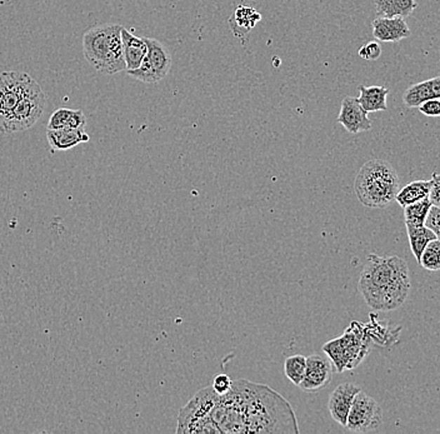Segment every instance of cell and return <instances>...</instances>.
Masks as SVG:
<instances>
[{
	"mask_svg": "<svg viewBox=\"0 0 440 434\" xmlns=\"http://www.w3.org/2000/svg\"><path fill=\"white\" fill-rule=\"evenodd\" d=\"M213 419L220 434H298L297 417L288 400L265 384L233 382L218 395Z\"/></svg>",
	"mask_w": 440,
	"mask_h": 434,
	"instance_id": "6da1fadb",
	"label": "cell"
},
{
	"mask_svg": "<svg viewBox=\"0 0 440 434\" xmlns=\"http://www.w3.org/2000/svg\"><path fill=\"white\" fill-rule=\"evenodd\" d=\"M411 275L406 262L399 257L369 254L359 280L360 294L377 312L401 307L411 293Z\"/></svg>",
	"mask_w": 440,
	"mask_h": 434,
	"instance_id": "7a4b0ae2",
	"label": "cell"
},
{
	"mask_svg": "<svg viewBox=\"0 0 440 434\" xmlns=\"http://www.w3.org/2000/svg\"><path fill=\"white\" fill-rule=\"evenodd\" d=\"M81 44L86 62L99 73L112 75L126 72L119 24H100L88 29Z\"/></svg>",
	"mask_w": 440,
	"mask_h": 434,
	"instance_id": "3957f363",
	"label": "cell"
},
{
	"mask_svg": "<svg viewBox=\"0 0 440 434\" xmlns=\"http://www.w3.org/2000/svg\"><path fill=\"white\" fill-rule=\"evenodd\" d=\"M354 189L363 206L387 208L394 202L399 192V177L394 166L387 160H369L356 174Z\"/></svg>",
	"mask_w": 440,
	"mask_h": 434,
	"instance_id": "277c9868",
	"label": "cell"
},
{
	"mask_svg": "<svg viewBox=\"0 0 440 434\" xmlns=\"http://www.w3.org/2000/svg\"><path fill=\"white\" fill-rule=\"evenodd\" d=\"M371 342L372 338L369 337L366 326L359 322H353L340 337L326 343L323 350L340 373L359 366L369 353Z\"/></svg>",
	"mask_w": 440,
	"mask_h": 434,
	"instance_id": "5b68a950",
	"label": "cell"
},
{
	"mask_svg": "<svg viewBox=\"0 0 440 434\" xmlns=\"http://www.w3.org/2000/svg\"><path fill=\"white\" fill-rule=\"evenodd\" d=\"M218 393L211 387L201 389L189 400L178 416V434L220 433L213 419V408L217 402Z\"/></svg>",
	"mask_w": 440,
	"mask_h": 434,
	"instance_id": "8992f818",
	"label": "cell"
},
{
	"mask_svg": "<svg viewBox=\"0 0 440 434\" xmlns=\"http://www.w3.org/2000/svg\"><path fill=\"white\" fill-rule=\"evenodd\" d=\"M46 105V93L43 92L39 83H36L13 109L6 120L4 134L25 132L33 128L44 113Z\"/></svg>",
	"mask_w": 440,
	"mask_h": 434,
	"instance_id": "52a82bcc",
	"label": "cell"
},
{
	"mask_svg": "<svg viewBox=\"0 0 440 434\" xmlns=\"http://www.w3.org/2000/svg\"><path fill=\"white\" fill-rule=\"evenodd\" d=\"M144 39L148 46V53L140 67L134 70H126V74L131 75L132 78L139 81L155 84L169 74L173 64L172 54L159 40L154 38Z\"/></svg>",
	"mask_w": 440,
	"mask_h": 434,
	"instance_id": "ba28073f",
	"label": "cell"
},
{
	"mask_svg": "<svg viewBox=\"0 0 440 434\" xmlns=\"http://www.w3.org/2000/svg\"><path fill=\"white\" fill-rule=\"evenodd\" d=\"M38 81L28 73L4 72L0 74V133L4 134L6 120L19 100Z\"/></svg>",
	"mask_w": 440,
	"mask_h": 434,
	"instance_id": "9c48e42d",
	"label": "cell"
},
{
	"mask_svg": "<svg viewBox=\"0 0 440 434\" xmlns=\"http://www.w3.org/2000/svg\"><path fill=\"white\" fill-rule=\"evenodd\" d=\"M382 422L383 412L377 400L360 390L353 400L345 427L352 432L366 433L379 428Z\"/></svg>",
	"mask_w": 440,
	"mask_h": 434,
	"instance_id": "30bf717a",
	"label": "cell"
},
{
	"mask_svg": "<svg viewBox=\"0 0 440 434\" xmlns=\"http://www.w3.org/2000/svg\"><path fill=\"white\" fill-rule=\"evenodd\" d=\"M338 121L353 136L372 129V120L369 119L368 112L360 105L358 98H344Z\"/></svg>",
	"mask_w": 440,
	"mask_h": 434,
	"instance_id": "8fae6325",
	"label": "cell"
},
{
	"mask_svg": "<svg viewBox=\"0 0 440 434\" xmlns=\"http://www.w3.org/2000/svg\"><path fill=\"white\" fill-rule=\"evenodd\" d=\"M332 360H326L320 355H310L307 358V367L299 388L305 392H315L326 387L332 378Z\"/></svg>",
	"mask_w": 440,
	"mask_h": 434,
	"instance_id": "7c38bea8",
	"label": "cell"
},
{
	"mask_svg": "<svg viewBox=\"0 0 440 434\" xmlns=\"http://www.w3.org/2000/svg\"><path fill=\"white\" fill-rule=\"evenodd\" d=\"M360 390L361 389L356 387L353 383H343L333 390L329 402H328V408H329L333 419L339 423L340 426L345 427L353 400Z\"/></svg>",
	"mask_w": 440,
	"mask_h": 434,
	"instance_id": "4fadbf2b",
	"label": "cell"
},
{
	"mask_svg": "<svg viewBox=\"0 0 440 434\" xmlns=\"http://www.w3.org/2000/svg\"><path fill=\"white\" fill-rule=\"evenodd\" d=\"M372 27L373 37L383 43H398L412 34L404 18L378 17L373 20Z\"/></svg>",
	"mask_w": 440,
	"mask_h": 434,
	"instance_id": "5bb4252c",
	"label": "cell"
},
{
	"mask_svg": "<svg viewBox=\"0 0 440 434\" xmlns=\"http://www.w3.org/2000/svg\"><path fill=\"white\" fill-rule=\"evenodd\" d=\"M46 139L53 152H55L69 150L79 144L86 143L91 140V137L86 132V129L62 128V129H46Z\"/></svg>",
	"mask_w": 440,
	"mask_h": 434,
	"instance_id": "9a60e30c",
	"label": "cell"
},
{
	"mask_svg": "<svg viewBox=\"0 0 440 434\" xmlns=\"http://www.w3.org/2000/svg\"><path fill=\"white\" fill-rule=\"evenodd\" d=\"M429 99H440V77L413 84L403 94V102L408 108H418Z\"/></svg>",
	"mask_w": 440,
	"mask_h": 434,
	"instance_id": "2e32d148",
	"label": "cell"
},
{
	"mask_svg": "<svg viewBox=\"0 0 440 434\" xmlns=\"http://www.w3.org/2000/svg\"><path fill=\"white\" fill-rule=\"evenodd\" d=\"M121 43L126 60V70H134L140 67L148 53V46L144 38H139L121 27Z\"/></svg>",
	"mask_w": 440,
	"mask_h": 434,
	"instance_id": "e0dca14e",
	"label": "cell"
},
{
	"mask_svg": "<svg viewBox=\"0 0 440 434\" xmlns=\"http://www.w3.org/2000/svg\"><path fill=\"white\" fill-rule=\"evenodd\" d=\"M359 92L358 102L368 113L385 112L388 109V105H387L388 88L380 86H359Z\"/></svg>",
	"mask_w": 440,
	"mask_h": 434,
	"instance_id": "ac0fdd59",
	"label": "cell"
},
{
	"mask_svg": "<svg viewBox=\"0 0 440 434\" xmlns=\"http://www.w3.org/2000/svg\"><path fill=\"white\" fill-rule=\"evenodd\" d=\"M86 118L81 109L59 108L51 115L48 129H86Z\"/></svg>",
	"mask_w": 440,
	"mask_h": 434,
	"instance_id": "d6986e66",
	"label": "cell"
},
{
	"mask_svg": "<svg viewBox=\"0 0 440 434\" xmlns=\"http://www.w3.org/2000/svg\"><path fill=\"white\" fill-rule=\"evenodd\" d=\"M417 6V0H375V11L379 17L408 18Z\"/></svg>",
	"mask_w": 440,
	"mask_h": 434,
	"instance_id": "ffe728a7",
	"label": "cell"
},
{
	"mask_svg": "<svg viewBox=\"0 0 440 434\" xmlns=\"http://www.w3.org/2000/svg\"><path fill=\"white\" fill-rule=\"evenodd\" d=\"M430 189H432V180H415L406 185L404 188L399 189L395 200L399 203V206L404 208L424 198H428Z\"/></svg>",
	"mask_w": 440,
	"mask_h": 434,
	"instance_id": "44dd1931",
	"label": "cell"
},
{
	"mask_svg": "<svg viewBox=\"0 0 440 434\" xmlns=\"http://www.w3.org/2000/svg\"><path fill=\"white\" fill-rule=\"evenodd\" d=\"M406 230H408V237H409V242H411L413 254L419 262L425 246H428L432 240L436 239V235L427 225H422V227L406 225Z\"/></svg>",
	"mask_w": 440,
	"mask_h": 434,
	"instance_id": "7402d4cb",
	"label": "cell"
},
{
	"mask_svg": "<svg viewBox=\"0 0 440 434\" xmlns=\"http://www.w3.org/2000/svg\"><path fill=\"white\" fill-rule=\"evenodd\" d=\"M432 208V202L428 198L419 200L414 204L404 206V217L406 225L411 227H422L425 225V221L428 217L429 211Z\"/></svg>",
	"mask_w": 440,
	"mask_h": 434,
	"instance_id": "603a6c76",
	"label": "cell"
},
{
	"mask_svg": "<svg viewBox=\"0 0 440 434\" xmlns=\"http://www.w3.org/2000/svg\"><path fill=\"white\" fill-rule=\"evenodd\" d=\"M234 20L235 25L232 27L233 30L240 28L243 32L248 33L249 30H252L258 22L262 20V15L251 6H240L235 11L234 15L232 17Z\"/></svg>",
	"mask_w": 440,
	"mask_h": 434,
	"instance_id": "cb8c5ba5",
	"label": "cell"
},
{
	"mask_svg": "<svg viewBox=\"0 0 440 434\" xmlns=\"http://www.w3.org/2000/svg\"><path fill=\"white\" fill-rule=\"evenodd\" d=\"M307 367V357L302 355H291L284 362V371L286 376L294 386H298L302 383Z\"/></svg>",
	"mask_w": 440,
	"mask_h": 434,
	"instance_id": "d4e9b609",
	"label": "cell"
},
{
	"mask_svg": "<svg viewBox=\"0 0 440 434\" xmlns=\"http://www.w3.org/2000/svg\"><path fill=\"white\" fill-rule=\"evenodd\" d=\"M419 264L423 268L436 272L440 270V240H432L428 246H425Z\"/></svg>",
	"mask_w": 440,
	"mask_h": 434,
	"instance_id": "484cf974",
	"label": "cell"
},
{
	"mask_svg": "<svg viewBox=\"0 0 440 434\" xmlns=\"http://www.w3.org/2000/svg\"><path fill=\"white\" fill-rule=\"evenodd\" d=\"M382 55V46L378 41H368L359 49V57L364 60H377Z\"/></svg>",
	"mask_w": 440,
	"mask_h": 434,
	"instance_id": "4316f807",
	"label": "cell"
},
{
	"mask_svg": "<svg viewBox=\"0 0 440 434\" xmlns=\"http://www.w3.org/2000/svg\"><path fill=\"white\" fill-rule=\"evenodd\" d=\"M425 225L429 229H432L436 235V239L440 240V208L439 206H432L429 211L428 217L425 221Z\"/></svg>",
	"mask_w": 440,
	"mask_h": 434,
	"instance_id": "83f0119b",
	"label": "cell"
},
{
	"mask_svg": "<svg viewBox=\"0 0 440 434\" xmlns=\"http://www.w3.org/2000/svg\"><path fill=\"white\" fill-rule=\"evenodd\" d=\"M233 381L230 379L228 374H218L213 381L212 387L218 395H225L232 389Z\"/></svg>",
	"mask_w": 440,
	"mask_h": 434,
	"instance_id": "f1b7e54d",
	"label": "cell"
},
{
	"mask_svg": "<svg viewBox=\"0 0 440 434\" xmlns=\"http://www.w3.org/2000/svg\"><path fill=\"white\" fill-rule=\"evenodd\" d=\"M419 112L427 117H440V99H429L420 104Z\"/></svg>",
	"mask_w": 440,
	"mask_h": 434,
	"instance_id": "f546056e",
	"label": "cell"
},
{
	"mask_svg": "<svg viewBox=\"0 0 440 434\" xmlns=\"http://www.w3.org/2000/svg\"><path fill=\"white\" fill-rule=\"evenodd\" d=\"M429 199L432 202V206L440 208V174L434 173L432 178V189L429 193Z\"/></svg>",
	"mask_w": 440,
	"mask_h": 434,
	"instance_id": "4dcf8cb0",
	"label": "cell"
}]
</instances>
